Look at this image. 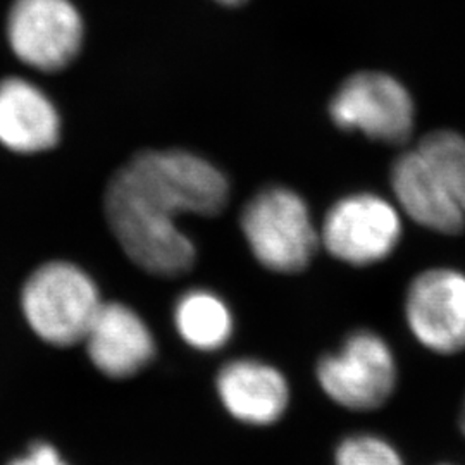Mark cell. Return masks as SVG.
Returning <instances> with one entry per match:
<instances>
[{
	"label": "cell",
	"mask_w": 465,
	"mask_h": 465,
	"mask_svg": "<svg viewBox=\"0 0 465 465\" xmlns=\"http://www.w3.org/2000/svg\"><path fill=\"white\" fill-rule=\"evenodd\" d=\"M230 202V182L186 150H145L117 171L105 192V216L134 266L174 278L195 264V245L176 219L213 217Z\"/></svg>",
	"instance_id": "obj_1"
},
{
	"label": "cell",
	"mask_w": 465,
	"mask_h": 465,
	"mask_svg": "<svg viewBox=\"0 0 465 465\" xmlns=\"http://www.w3.org/2000/svg\"><path fill=\"white\" fill-rule=\"evenodd\" d=\"M240 224L259 264L272 272H302L321 242L305 200L284 186L261 190L245 205Z\"/></svg>",
	"instance_id": "obj_2"
},
{
	"label": "cell",
	"mask_w": 465,
	"mask_h": 465,
	"mask_svg": "<svg viewBox=\"0 0 465 465\" xmlns=\"http://www.w3.org/2000/svg\"><path fill=\"white\" fill-rule=\"evenodd\" d=\"M102 299L94 280L74 264L38 267L21 293V307L38 338L55 347L84 341Z\"/></svg>",
	"instance_id": "obj_3"
},
{
	"label": "cell",
	"mask_w": 465,
	"mask_h": 465,
	"mask_svg": "<svg viewBox=\"0 0 465 465\" xmlns=\"http://www.w3.org/2000/svg\"><path fill=\"white\" fill-rule=\"evenodd\" d=\"M317 382L336 405L353 412L382 407L397 390L399 367L378 332H351L338 351L321 357Z\"/></svg>",
	"instance_id": "obj_4"
},
{
	"label": "cell",
	"mask_w": 465,
	"mask_h": 465,
	"mask_svg": "<svg viewBox=\"0 0 465 465\" xmlns=\"http://www.w3.org/2000/svg\"><path fill=\"white\" fill-rule=\"evenodd\" d=\"M330 116L345 132H361L371 140L399 145L412 134L416 105L397 78L381 71H361L336 90Z\"/></svg>",
	"instance_id": "obj_5"
},
{
	"label": "cell",
	"mask_w": 465,
	"mask_h": 465,
	"mask_svg": "<svg viewBox=\"0 0 465 465\" xmlns=\"http://www.w3.org/2000/svg\"><path fill=\"white\" fill-rule=\"evenodd\" d=\"M17 59L38 71L69 66L84 45V17L71 0H15L5 25Z\"/></svg>",
	"instance_id": "obj_6"
},
{
	"label": "cell",
	"mask_w": 465,
	"mask_h": 465,
	"mask_svg": "<svg viewBox=\"0 0 465 465\" xmlns=\"http://www.w3.org/2000/svg\"><path fill=\"white\" fill-rule=\"evenodd\" d=\"M319 240L330 255L345 264L372 266L399 247L401 221L388 200L374 193H353L328 211Z\"/></svg>",
	"instance_id": "obj_7"
},
{
	"label": "cell",
	"mask_w": 465,
	"mask_h": 465,
	"mask_svg": "<svg viewBox=\"0 0 465 465\" xmlns=\"http://www.w3.org/2000/svg\"><path fill=\"white\" fill-rule=\"evenodd\" d=\"M405 319L424 349L440 355L464 351V272L449 267L420 272L407 290Z\"/></svg>",
	"instance_id": "obj_8"
},
{
	"label": "cell",
	"mask_w": 465,
	"mask_h": 465,
	"mask_svg": "<svg viewBox=\"0 0 465 465\" xmlns=\"http://www.w3.org/2000/svg\"><path fill=\"white\" fill-rule=\"evenodd\" d=\"M216 391L234 420L253 428L276 424L292 400L290 384L282 371L257 359H234L221 367Z\"/></svg>",
	"instance_id": "obj_9"
},
{
	"label": "cell",
	"mask_w": 465,
	"mask_h": 465,
	"mask_svg": "<svg viewBox=\"0 0 465 465\" xmlns=\"http://www.w3.org/2000/svg\"><path fill=\"white\" fill-rule=\"evenodd\" d=\"M84 341L92 364L117 380L138 374L155 355V340L145 321L117 302H102Z\"/></svg>",
	"instance_id": "obj_10"
},
{
	"label": "cell",
	"mask_w": 465,
	"mask_h": 465,
	"mask_svg": "<svg viewBox=\"0 0 465 465\" xmlns=\"http://www.w3.org/2000/svg\"><path fill=\"white\" fill-rule=\"evenodd\" d=\"M391 188L403 213L419 226L441 234L464 232V211L419 150L405 152L393 163Z\"/></svg>",
	"instance_id": "obj_11"
},
{
	"label": "cell",
	"mask_w": 465,
	"mask_h": 465,
	"mask_svg": "<svg viewBox=\"0 0 465 465\" xmlns=\"http://www.w3.org/2000/svg\"><path fill=\"white\" fill-rule=\"evenodd\" d=\"M61 121L49 97L21 78L0 84V143L17 153H36L59 142Z\"/></svg>",
	"instance_id": "obj_12"
},
{
	"label": "cell",
	"mask_w": 465,
	"mask_h": 465,
	"mask_svg": "<svg viewBox=\"0 0 465 465\" xmlns=\"http://www.w3.org/2000/svg\"><path fill=\"white\" fill-rule=\"evenodd\" d=\"M174 324L184 343L202 351L223 349L234 330L226 302L207 290H192L178 300Z\"/></svg>",
	"instance_id": "obj_13"
},
{
	"label": "cell",
	"mask_w": 465,
	"mask_h": 465,
	"mask_svg": "<svg viewBox=\"0 0 465 465\" xmlns=\"http://www.w3.org/2000/svg\"><path fill=\"white\" fill-rule=\"evenodd\" d=\"M417 150L465 213V136L436 130L420 138Z\"/></svg>",
	"instance_id": "obj_14"
},
{
	"label": "cell",
	"mask_w": 465,
	"mask_h": 465,
	"mask_svg": "<svg viewBox=\"0 0 465 465\" xmlns=\"http://www.w3.org/2000/svg\"><path fill=\"white\" fill-rule=\"evenodd\" d=\"M334 465H405L399 450L372 432H355L343 438L334 451Z\"/></svg>",
	"instance_id": "obj_15"
},
{
	"label": "cell",
	"mask_w": 465,
	"mask_h": 465,
	"mask_svg": "<svg viewBox=\"0 0 465 465\" xmlns=\"http://www.w3.org/2000/svg\"><path fill=\"white\" fill-rule=\"evenodd\" d=\"M9 465H69L61 457L57 449H54L50 443L38 441L26 450V453L19 455Z\"/></svg>",
	"instance_id": "obj_16"
},
{
	"label": "cell",
	"mask_w": 465,
	"mask_h": 465,
	"mask_svg": "<svg viewBox=\"0 0 465 465\" xmlns=\"http://www.w3.org/2000/svg\"><path fill=\"white\" fill-rule=\"evenodd\" d=\"M213 2H216V4L223 5V7H230V9H234V7H242V5L249 4L250 0H213Z\"/></svg>",
	"instance_id": "obj_17"
},
{
	"label": "cell",
	"mask_w": 465,
	"mask_h": 465,
	"mask_svg": "<svg viewBox=\"0 0 465 465\" xmlns=\"http://www.w3.org/2000/svg\"><path fill=\"white\" fill-rule=\"evenodd\" d=\"M459 428H460V431L465 436V400L464 403H462V409H460V416H459Z\"/></svg>",
	"instance_id": "obj_18"
},
{
	"label": "cell",
	"mask_w": 465,
	"mask_h": 465,
	"mask_svg": "<svg viewBox=\"0 0 465 465\" xmlns=\"http://www.w3.org/2000/svg\"><path fill=\"white\" fill-rule=\"evenodd\" d=\"M440 465H449V464H440Z\"/></svg>",
	"instance_id": "obj_19"
}]
</instances>
